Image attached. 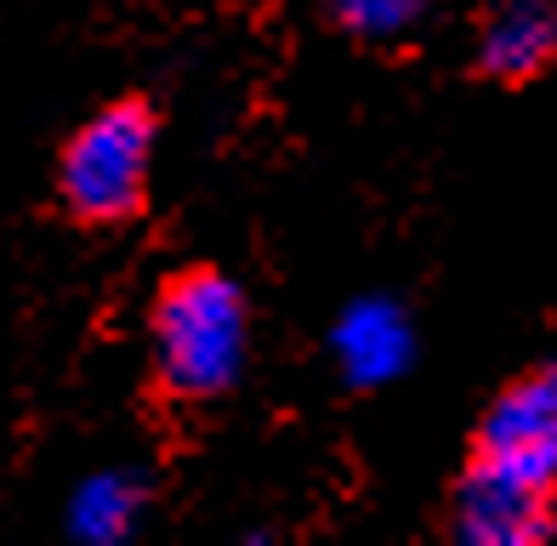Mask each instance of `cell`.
<instances>
[{"label":"cell","instance_id":"6da1fadb","mask_svg":"<svg viewBox=\"0 0 557 546\" xmlns=\"http://www.w3.org/2000/svg\"><path fill=\"white\" fill-rule=\"evenodd\" d=\"M148 370L143 393L165 410H211L239 387L250 364V296L211 257L160 273L143 313Z\"/></svg>","mask_w":557,"mask_h":546},{"label":"cell","instance_id":"7a4b0ae2","mask_svg":"<svg viewBox=\"0 0 557 546\" xmlns=\"http://www.w3.org/2000/svg\"><path fill=\"white\" fill-rule=\"evenodd\" d=\"M165 109L148 91L97 103L52 154V206L81 234L137 228L154 206V148Z\"/></svg>","mask_w":557,"mask_h":546},{"label":"cell","instance_id":"3957f363","mask_svg":"<svg viewBox=\"0 0 557 546\" xmlns=\"http://www.w3.org/2000/svg\"><path fill=\"white\" fill-rule=\"evenodd\" d=\"M461 467L557 484V353L506 376L478 410Z\"/></svg>","mask_w":557,"mask_h":546},{"label":"cell","instance_id":"277c9868","mask_svg":"<svg viewBox=\"0 0 557 546\" xmlns=\"http://www.w3.org/2000/svg\"><path fill=\"white\" fill-rule=\"evenodd\" d=\"M444 530L455 546H541L557 535V484L455 467Z\"/></svg>","mask_w":557,"mask_h":546},{"label":"cell","instance_id":"5b68a950","mask_svg":"<svg viewBox=\"0 0 557 546\" xmlns=\"http://www.w3.org/2000/svg\"><path fill=\"white\" fill-rule=\"evenodd\" d=\"M467 74L506 97L552 80L557 74V0H490L472 17Z\"/></svg>","mask_w":557,"mask_h":546},{"label":"cell","instance_id":"8992f818","mask_svg":"<svg viewBox=\"0 0 557 546\" xmlns=\"http://www.w3.org/2000/svg\"><path fill=\"white\" fill-rule=\"evenodd\" d=\"M433 12H438V0H319V17L347 46L375 52V58H393L404 46H416V29Z\"/></svg>","mask_w":557,"mask_h":546}]
</instances>
